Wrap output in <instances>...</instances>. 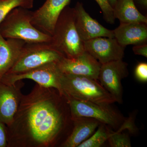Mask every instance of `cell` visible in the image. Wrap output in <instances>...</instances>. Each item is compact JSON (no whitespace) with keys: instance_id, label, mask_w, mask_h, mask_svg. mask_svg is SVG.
<instances>
[{"instance_id":"cell-10","label":"cell","mask_w":147,"mask_h":147,"mask_svg":"<svg viewBox=\"0 0 147 147\" xmlns=\"http://www.w3.org/2000/svg\"><path fill=\"white\" fill-rule=\"evenodd\" d=\"M70 1L46 0L39 8L32 11V24L38 30L52 36L58 17Z\"/></svg>"},{"instance_id":"cell-8","label":"cell","mask_w":147,"mask_h":147,"mask_svg":"<svg viewBox=\"0 0 147 147\" xmlns=\"http://www.w3.org/2000/svg\"><path fill=\"white\" fill-rule=\"evenodd\" d=\"M127 66L123 59L112 61L101 64L98 74L101 86L119 103L123 102L121 80L128 75Z\"/></svg>"},{"instance_id":"cell-12","label":"cell","mask_w":147,"mask_h":147,"mask_svg":"<svg viewBox=\"0 0 147 147\" xmlns=\"http://www.w3.org/2000/svg\"><path fill=\"white\" fill-rule=\"evenodd\" d=\"M57 65L64 74L87 76L98 80L101 64L86 51L74 59L63 57Z\"/></svg>"},{"instance_id":"cell-18","label":"cell","mask_w":147,"mask_h":147,"mask_svg":"<svg viewBox=\"0 0 147 147\" xmlns=\"http://www.w3.org/2000/svg\"><path fill=\"white\" fill-rule=\"evenodd\" d=\"M112 130L108 125L100 123L96 131L86 141L82 142L78 147H100L110 137Z\"/></svg>"},{"instance_id":"cell-9","label":"cell","mask_w":147,"mask_h":147,"mask_svg":"<svg viewBox=\"0 0 147 147\" xmlns=\"http://www.w3.org/2000/svg\"><path fill=\"white\" fill-rule=\"evenodd\" d=\"M85 51L101 64L123 59L125 47L119 44L115 38L99 37L84 41Z\"/></svg>"},{"instance_id":"cell-2","label":"cell","mask_w":147,"mask_h":147,"mask_svg":"<svg viewBox=\"0 0 147 147\" xmlns=\"http://www.w3.org/2000/svg\"><path fill=\"white\" fill-rule=\"evenodd\" d=\"M51 44L64 57L74 59L85 52L84 42L75 26L74 8L67 6L61 11L55 24Z\"/></svg>"},{"instance_id":"cell-27","label":"cell","mask_w":147,"mask_h":147,"mask_svg":"<svg viewBox=\"0 0 147 147\" xmlns=\"http://www.w3.org/2000/svg\"><path fill=\"white\" fill-rule=\"evenodd\" d=\"M109 3H110V5L112 7H114L115 5L117 0H108Z\"/></svg>"},{"instance_id":"cell-17","label":"cell","mask_w":147,"mask_h":147,"mask_svg":"<svg viewBox=\"0 0 147 147\" xmlns=\"http://www.w3.org/2000/svg\"><path fill=\"white\" fill-rule=\"evenodd\" d=\"M113 9L115 18L119 19L120 23L147 24L146 16L139 12L134 0H117Z\"/></svg>"},{"instance_id":"cell-4","label":"cell","mask_w":147,"mask_h":147,"mask_svg":"<svg viewBox=\"0 0 147 147\" xmlns=\"http://www.w3.org/2000/svg\"><path fill=\"white\" fill-rule=\"evenodd\" d=\"M32 11L18 7L9 13L0 24V33L6 39L15 38L26 42H50L52 36L40 31L31 23Z\"/></svg>"},{"instance_id":"cell-20","label":"cell","mask_w":147,"mask_h":147,"mask_svg":"<svg viewBox=\"0 0 147 147\" xmlns=\"http://www.w3.org/2000/svg\"><path fill=\"white\" fill-rule=\"evenodd\" d=\"M121 132L112 131L108 139L109 145L111 147H131V141L127 134Z\"/></svg>"},{"instance_id":"cell-1","label":"cell","mask_w":147,"mask_h":147,"mask_svg":"<svg viewBox=\"0 0 147 147\" xmlns=\"http://www.w3.org/2000/svg\"><path fill=\"white\" fill-rule=\"evenodd\" d=\"M72 122L65 96L36 84L23 94L12 123L6 126L7 147H55Z\"/></svg>"},{"instance_id":"cell-21","label":"cell","mask_w":147,"mask_h":147,"mask_svg":"<svg viewBox=\"0 0 147 147\" xmlns=\"http://www.w3.org/2000/svg\"><path fill=\"white\" fill-rule=\"evenodd\" d=\"M99 6L104 19L107 23L110 24H115V18L114 9L110 5L108 0H95Z\"/></svg>"},{"instance_id":"cell-3","label":"cell","mask_w":147,"mask_h":147,"mask_svg":"<svg viewBox=\"0 0 147 147\" xmlns=\"http://www.w3.org/2000/svg\"><path fill=\"white\" fill-rule=\"evenodd\" d=\"M61 84L65 97L98 104L111 105L116 102L97 80L90 77L63 74Z\"/></svg>"},{"instance_id":"cell-13","label":"cell","mask_w":147,"mask_h":147,"mask_svg":"<svg viewBox=\"0 0 147 147\" xmlns=\"http://www.w3.org/2000/svg\"><path fill=\"white\" fill-rule=\"evenodd\" d=\"M74 9L75 26L83 41L99 37L115 38L113 30L106 28L92 18L85 10L82 3H77Z\"/></svg>"},{"instance_id":"cell-11","label":"cell","mask_w":147,"mask_h":147,"mask_svg":"<svg viewBox=\"0 0 147 147\" xmlns=\"http://www.w3.org/2000/svg\"><path fill=\"white\" fill-rule=\"evenodd\" d=\"M21 81L8 85L0 81V121L10 125L17 112L23 94Z\"/></svg>"},{"instance_id":"cell-19","label":"cell","mask_w":147,"mask_h":147,"mask_svg":"<svg viewBox=\"0 0 147 147\" xmlns=\"http://www.w3.org/2000/svg\"><path fill=\"white\" fill-rule=\"evenodd\" d=\"M34 0H0V24L14 9L32 8Z\"/></svg>"},{"instance_id":"cell-15","label":"cell","mask_w":147,"mask_h":147,"mask_svg":"<svg viewBox=\"0 0 147 147\" xmlns=\"http://www.w3.org/2000/svg\"><path fill=\"white\" fill-rule=\"evenodd\" d=\"M73 127L69 135L61 144V147H78L94 133L100 124L99 121L90 118L71 119Z\"/></svg>"},{"instance_id":"cell-5","label":"cell","mask_w":147,"mask_h":147,"mask_svg":"<svg viewBox=\"0 0 147 147\" xmlns=\"http://www.w3.org/2000/svg\"><path fill=\"white\" fill-rule=\"evenodd\" d=\"M63 57L50 42H26L16 63L6 74L23 73L45 64L58 62Z\"/></svg>"},{"instance_id":"cell-14","label":"cell","mask_w":147,"mask_h":147,"mask_svg":"<svg viewBox=\"0 0 147 147\" xmlns=\"http://www.w3.org/2000/svg\"><path fill=\"white\" fill-rule=\"evenodd\" d=\"M113 32L115 38L123 47L146 43L147 24L120 23L119 26L113 30Z\"/></svg>"},{"instance_id":"cell-26","label":"cell","mask_w":147,"mask_h":147,"mask_svg":"<svg viewBox=\"0 0 147 147\" xmlns=\"http://www.w3.org/2000/svg\"><path fill=\"white\" fill-rule=\"evenodd\" d=\"M134 1H136V2L141 6L147 8V0H134Z\"/></svg>"},{"instance_id":"cell-25","label":"cell","mask_w":147,"mask_h":147,"mask_svg":"<svg viewBox=\"0 0 147 147\" xmlns=\"http://www.w3.org/2000/svg\"><path fill=\"white\" fill-rule=\"evenodd\" d=\"M133 52L135 55L147 57V45L146 43L135 45L132 48Z\"/></svg>"},{"instance_id":"cell-16","label":"cell","mask_w":147,"mask_h":147,"mask_svg":"<svg viewBox=\"0 0 147 147\" xmlns=\"http://www.w3.org/2000/svg\"><path fill=\"white\" fill-rule=\"evenodd\" d=\"M26 42L21 39H6L0 33V80L16 63Z\"/></svg>"},{"instance_id":"cell-7","label":"cell","mask_w":147,"mask_h":147,"mask_svg":"<svg viewBox=\"0 0 147 147\" xmlns=\"http://www.w3.org/2000/svg\"><path fill=\"white\" fill-rule=\"evenodd\" d=\"M63 74L58 67L57 62H52L23 73L5 74L0 81L11 85L24 79H30L40 86L56 89L63 95L61 84Z\"/></svg>"},{"instance_id":"cell-6","label":"cell","mask_w":147,"mask_h":147,"mask_svg":"<svg viewBox=\"0 0 147 147\" xmlns=\"http://www.w3.org/2000/svg\"><path fill=\"white\" fill-rule=\"evenodd\" d=\"M70 109L71 119L90 118L99 121L115 129H119L125 120L122 115L110 106V104H98L88 101L65 97Z\"/></svg>"},{"instance_id":"cell-24","label":"cell","mask_w":147,"mask_h":147,"mask_svg":"<svg viewBox=\"0 0 147 147\" xmlns=\"http://www.w3.org/2000/svg\"><path fill=\"white\" fill-rule=\"evenodd\" d=\"M6 125L0 121V147H7Z\"/></svg>"},{"instance_id":"cell-22","label":"cell","mask_w":147,"mask_h":147,"mask_svg":"<svg viewBox=\"0 0 147 147\" xmlns=\"http://www.w3.org/2000/svg\"><path fill=\"white\" fill-rule=\"evenodd\" d=\"M134 74L136 79L141 82H147V63L142 62L138 64L135 68Z\"/></svg>"},{"instance_id":"cell-23","label":"cell","mask_w":147,"mask_h":147,"mask_svg":"<svg viewBox=\"0 0 147 147\" xmlns=\"http://www.w3.org/2000/svg\"><path fill=\"white\" fill-rule=\"evenodd\" d=\"M134 117L133 115L126 118L124 122L121 127L117 130V132H121L124 130L127 129L132 134H135L138 130V129L134 124Z\"/></svg>"}]
</instances>
